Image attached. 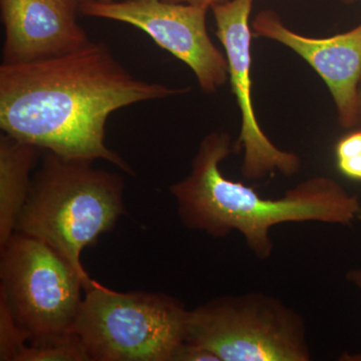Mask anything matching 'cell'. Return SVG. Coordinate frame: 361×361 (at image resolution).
<instances>
[{"label": "cell", "instance_id": "obj_3", "mask_svg": "<svg viewBox=\"0 0 361 361\" xmlns=\"http://www.w3.org/2000/svg\"><path fill=\"white\" fill-rule=\"evenodd\" d=\"M92 161L45 151L16 228L63 256L82 278L85 291L97 282L80 262L82 251L125 214L123 178L94 168Z\"/></svg>", "mask_w": 361, "mask_h": 361}, {"label": "cell", "instance_id": "obj_13", "mask_svg": "<svg viewBox=\"0 0 361 361\" xmlns=\"http://www.w3.org/2000/svg\"><path fill=\"white\" fill-rule=\"evenodd\" d=\"M26 341L6 306L0 301V360L16 361Z\"/></svg>", "mask_w": 361, "mask_h": 361}, {"label": "cell", "instance_id": "obj_22", "mask_svg": "<svg viewBox=\"0 0 361 361\" xmlns=\"http://www.w3.org/2000/svg\"><path fill=\"white\" fill-rule=\"evenodd\" d=\"M344 4H353V2L357 1V0H341Z\"/></svg>", "mask_w": 361, "mask_h": 361}, {"label": "cell", "instance_id": "obj_7", "mask_svg": "<svg viewBox=\"0 0 361 361\" xmlns=\"http://www.w3.org/2000/svg\"><path fill=\"white\" fill-rule=\"evenodd\" d=\"M208 9L165 0H111L80 6L85 16L120 21L147 33L193 71L204 92L213 94L227 82L229 71L227 59L209 37Z\"/></svg>", "mask_w": 361, "mask_h": 361}, {"label": "cell", "instance_id": "obj_10", "mask_svg": "<svg viewBox=\"0 0 361 361\" xmlns=\"http://www.w3.org/2000/svg\"><path fill=\"white\" fill-rule=\"evenodd\" d=\"M2 63H33L78 51L90 42L77 13L51 0H0Z\"/></svg>", "mask_w": 361, "mask_h": 361}, {"label": "cell", "instance_id": "obj_21", "mask_svg": "<svg viewBox=\"0 0 361 361\" xmlns=\"http://www.w3.org/2000/svg\"><path fill=\"white\" fill-rule=\"evenodd\" d=\"M104 1H111V0H78V2H80V6L82 4H85V2H104Z\"/></svg>", "mask_w": 361, "mask_h": 361}, {"label": "cell", "instance_id": "obj_18", "mask_svg": "<svg viewBox=\"0 0 361 361\" xmlns=\"http://www.w3.org/2000/svg\"><path fill=\"white\" fill-rule=\"evenodd\" d=\"M54 4H59V6L78 13L80 11V2L78 0H51Z\"/></svg>", "mask_w": 361, "mask_h": 361}, {"label": "cell", "instance_id": "obj_2", "mask_svg": "<svg viewBox=\"0 0 361 361\" xmlns=\"http://www.w3.org/2000/svg\"><path fill=\"white\" fill-rule=\"evenodd\" d=\"M231 137L212 132L202 140L191 173L171 187L183 224L215 238L237 231L260 260L273 252L271 230L283 223L351 225L361 219V202L331 178L299 183L278 199L224 177L220 164L232 153Z\"/></svg>", "mask_w": 361, "mask_h": 361}, {"label": "cell", "instance_id": "obj_9", "mask_svg": "<svg viewBox=\"0 0 361 361\" xmlns=\"http://www.w3.org/2000/svg\"><path fill=\"white\" fill-rule=\"evenodd\" d=\"M256 37L286 45L322 77L336 104L341 127L351 129L361 123L358 85L361 80V23L334 37L316 39L299 35L282 23L273 11H260L252 23Z\"/></svg>", "mask_w": 361, "mask_h": 361}, {"label": "cell", "instance_id": "obj_5", "mask_svg": "<svg viewBox=\"0 0 361 361\" xmlns=\"http://www.w3.org/2000/svg\"><path fill=\"white\" fill-rule=\"evenodd\" d=\"M186 341L220 361H310L302 316L275 297L247 293L189 311Z\"/></svg>", "mask_w": 361, "mask_h": 361}, {"label": "cell", "instance_id": "obj_6", "mask_svg": "<svg viewBox=\"0 0 361 361\" xmlns=\"http://www.w3.org/2000/svg\"><path fill=\"white\" fill-rule=\"evenodd\" d=\"M0 277V301L28 341L73 332L84 282L54 249L14 233L1 246Z\"/></svg>", "mask_w": 361, "mask_h": 361}, {"label": "cell", "instance_id": "obj_20", "mask_svg": "<svg viewBox=\"0 0 361 361\" xmlns=\"http://www.w3.org/2000/svg\"><path fill=\"white\" fill-rule=\"evenodd\" d=\"M358 111H360V115L361 118V80L360 82V85H358Z\"/></svg>", "mask_w": 361, "mask_h": 361}, {"label": "cell", "instance_id": "obj_1", "mask_svg": "<svg viewBox=\"0 0 361 361\" xmlns=\"http://www.w3.org/2000/svg\"><path fill=\"white\" fill-rule=\"evenodd\" d=\"M173 87L135 78L103 42H90L56 58L0 66L2 132L68 159L104 160L133 175L106 145L114 111L179 96Z\"/></svg>", "mask_w": 361, "mask_h": 361}, {"label": "cell", "instance_id": "obj_14", "mask_svg": "<svg viewBox=\"0 0 361 361\" xmlns=\"http://www.w3.org/2000/svg\"><path fill=\"white\" fill-rule=\"evenodd\" d=\"M173 361H220L207 349L185 341L176 351Z\"/></svg>", "mask_w": 361, "mask_h": 361}, {"label": "cell", "instance_id": "obj_17", "mask_svg": "<svg viewBox=\"0 0 361 361\" xmlns=\"http://www.w3.org/2000/svg\"><path fill=\"white\" fill-rule=\"evenodd\" d=\"M165 1L177 2V4H196V6H201L207 7V8H211V6H212L213 4L223 1V0H165Z\"/></svg>", "mask_w": 361, "mask_h": 361}, {"label": "cell", "instance_id": "obj_16", "mask_svg": "<svg viewBox=\"0 0 361 361\" xmlns=\"http://www.w3.org/2000/svg\"><path fill=\"white\" fill-rule=\"evenodd\" d=\"M337 165L342 174L346 177L361 180V154L337 160Z\"/></svg>", "mask_w": 361, "mask_h": 361}, {"label": "cell", "instance_id": "obj_4", "mask_svg": "<svg viewBox=\"0 0 361 361\" xmlns=\"http://www.w3.org/2000/svg\"><path fill=\"white\" fill-rule=\"evenodd\" d=\"M189 311L164 294L123 293L97 282L85 291L73 332L90 360L173 361L186 341Z\"/></svg>", "mask_w": 361, "mask_h": 361}, {"label": "cell", "instance_id": "obj_15", "mask_svg": "<svg viewBox=\"0 0 361 361\" xmlns=\"http://www.w3.org/2000/svg\"><path fill=\"white\" fill-rule=\"evenodd\" d=\"M336 154L337 160L360 155L361 154V130H355L339 140L336 145Z\"/></svg>", "mask_w": 361, "mask_h": 361}, {"label": "cell", "instance_id": "obj_11", "mask_svg": "<svg viewBox=\"0 0 361 361\" xmlns=\"http://www.w3.org/2000/svg\"><path fill=\"white\" fill-rule=\"evenodd\" d=\"M39 148L6 134L0 137V247L11 239L28 193Z\"/></svg>", "mask_w": 361, "mask_h": 361}, {"label": "cell", "instance_id": "obj_8", "mask_svg": "<svg viewBox=\"0 0 361 361\" xmlns=\"http://www.w3.org/2000/svg\"><path fill=\"white\" fill-rule=\"evenodd\" d=\"M254 0H223L211 6L228 61L229 80L242 116L241 133L235 149H244L242 174L259 180L272 173L292 176L301 168L300 158L277 148L259 126L252 102L251 39L249 20Z\"/></svg>", "mask_w": 361, "mask_h": 361}, {"label": "cell", "instance_id": "obj_12", "mask_svg": "<svg viewBox=\"0 0 361 361\" xmlns=\"http://www.w3.org/2000/svg\"><path fill=\"white\" fill-rule=\"evenodd\" d=\"M87 361L90 357L80 337L66 334L44 341L30 342L18 355L16 361Z\"/></svg>", "mask_w": 361, "mask_h": 361}, {"label": "cell", "instance_id": "obj_19", "mask_svg": "<svg viewBox=\"0 0 361 361\" xmlns=\"http://www.w3.org/2000/svg\"><path fill=\"white\" fill-rule=\"evenodd\" d=\"M346 278L361 291V269L349 270Z\"/></svg>", "mask_w": 361, "mask_h": 361}]
</instances>
